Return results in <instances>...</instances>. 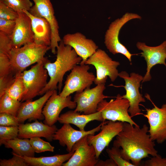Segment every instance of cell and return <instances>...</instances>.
<instances>
[{
	"label": "cell",
	"mask_w": 166,
	"mask_h": 166,
	"mask_svg": "<svg viewBox=\"0 0 166 166\" xmlns=\"http://www.w3.org/2000/svg\"><path fill=\"white\" fill-rule=\"evenodd\" d=\"M148 127L146 124L140 126L124 122L122 130L116 136L113 146L121 148V153L126 160L131 161L135 166L139 165L141 160L148 157L157 156L154 141L148 134Z\"/></svg>",
	"instance_id": "obj_1"
},
{
	"label": "cell",
	"mask_w": 166,
	"mask_h": 166,
	"mask_svg": "<svg viewBox=\"0 0 166 166\" xmlns=\"http://www.w3.org/2000/svg\"><path fill=\"white\" fill-rule=\"evenodd\" d=\"M56 53L57 58L54 62L52 63L48 59L45 63L44 67L47 71L50 79L40 95L57 89L60 93L64 75L80 63L82 60L74 49L69 45H65L62 39L57 48Z\"/></svg>",
	"instance_id": "obj_2"
},
{
	"label": "cell",
	"mask_w": 166,
	"mask_h": 166,
	"mask_svg": "<svg viewBox=\"0 0 166 166\" xmlns=\"http://www.w3.org/2000/svg\"><path fill=\"white\" fill-rule=\"evenodd\" d=\"M50 49V46L37 44L34 42L19 48H13L9 57L13 72H22L28 67L45 60L44 55Z\"/></svg>",
	"instance_id": "obj_3"
},
{
	"label": "cell",
	"mask_w": 166,
	"mask_h": 166,
	"mask_svg": "<svg viewBox=\"0 0 166 166\" xmlns=\"http://www.w3.org/2000/svg\"><path fill=\"white\" fill-rule=\"evenodd\" d=\"M48 59L46 58L42 61L36 63L31 69L23 72V79L25 91L21 102L32 100L40 95L42 90L47 84L48 73L44 67L45 62Z\"/></svg>",
	"instance_id": "obj_4"
},
{
	"label": "cell",
	"mask_w": 166,
	"mask_h": 166,
	"mask_svg": "<svg viewBox=\"0 0 166 166\" xmlns=\"http://www.w3.org/2000/svg\"><path fill=\"white\" fill-rule=\"evenodd\" d=\"M137 14L127 12L120 18L116 19L109 25L105 32L104 43L109 52L115 55L121 53L131 62V57L137 54H131L127 48L120 42L119 35L120 30L127 22L133 19H141Z\"/></svg>",
	"instance_id": "obj_5"
},
{
	"label": "cell",
	"mask_w": 166,
	"mask_h": 166,
	"mask_svg": "<svg viewBox=\"0 0 166 166\" xmlns=\"http://www.w3.org/2000/svg\"><path fill=\"white\" fill-rule=\"evenodd\" d=\"M85 64L94 66L96 76L94 81L97 85L105 83L108 77L113 82L119 76L117 67L119 62L113 60L104 50L98 49L85 62Z\"/></svg>",
	"instance_id": "obj_6"
},
{
	"label": "cell",
	"mask_w": 166,
	"mask_h": 166,
	"mask_svg": "<svg viewBox=\"0 0 166 166\" xmlns=\"http://www.w3.org/2000/svg\"><path fill=\"white\" fill-rule=\"evenodd\" d=\"M89 65H76L67 76L64 87L59 95L66 97L74 92H80L90 88L96 77L92 72H89Z\"/></svg>",
	"instance_id": "obj_7"
},
{
	"label": "cell",
	"mask_w": 166,
	"mask_h": 166,
	"mask_svg": "<svg viewBox=\"0 0 166 166\" xmlns=\"http://www.w3.org/2000/svg\"><path fill=\"white\" fill-rule=\"evenodd\" d=\"M130 106L128 101L118 94L115 99L107 101L105 99L98 104L97 111H100L105 121L107 120L114 121L127 122L130 124L139 126L131 118L128 109Z\"/></svg>",
	"instance_id": "obj_8"
},
{
	"label": "cell",
	"mask_w": 166,
	"mask_h": 166,
	"mask_svg": "<svg viewBox=\"0 0 166 166\" xmlns=\"http://www.w3.org/2000/svg\"><path fill=\"white\" fill-rule=\"evenodd\" d=\"M119 76L123 79L125 81L124 86L126 94L122 97L127 99L130 106L128 112L131 117L141 114V110L139 108L140 103L145 102V100L139 91L140 82L143 79L142 75L135 73H132L129 76L125 71L119 73Z\"/></svg>",
	"instance_id": "obj_9"
},
{
	"label": "cell",
	"mask_w": 166,
	"mask_h": 166,
	"mask_svg": "<svg viewBox=\"0 0 166 166\" xmlns=\"http://www.w3.org/2000/svg\"><path fill=\"white\" fill-rule=\"evenodd\" d=\"M105 88V83H102L92 88H87L81 92H76L73 100L77 104L74 110L85 114L97 112L99 104L105 98L111 97L104 94Z\"/></svg>",
	"instance_id": "obj_10"
},
{
	"label": "cell",
	"mask_w": 166,
	"mask_h": 166,
	"mask_svg": "<svg viewBox=\"0 0 166 166\" xmlns=\"http://www.w3.org/2000/svg\"><path fill=\"white\" fill-rule=\"evenodd\" d=\"M145 97L154 106L152 109L146 108V114H143L149 125L148 132L152 140L162 144L166 140V103L159 108L152 101L149 95L146 94Z\"/></svg>",
	"instance_id": "obj_11"
},
{
	"label": "cell",
	"mask_w": 166,
	"mask_h": 166,
	"mask_svg": "<svg viewBox=\"0 0 166 166\" xmlns=\"http://www.w3.org/2000/svg\"><path fill=\"white\" fill-rule=\"evenodd\" d=\"M34 5L29 12L33 15L42 18L50 24L51 29L50 50L52 53H57V48L61 39L59 34V26L54 15V12L50 0H32Z\"/></svg>",
	"instance_id": "obj_12"
},
{
	"label": "cell",
	"mask_w": 166,
	"mask_h": 166,
	"mask_svg": "<svg viewBox=\"0 0 166 166\" xmlns=\"http://www.w3.org/2000/svg\"><path fill=\"white\" fill-rule=\"evenodd\" d=\"M123 122L111 121L102 122L100 132L96 135H89L87 141L95 148L96 157L98 159L102 152L113 139L122 130Z\"/></svg>",
	"instance_id": "obj_13"
},
{
	"label": "cell",
	"mask_w": 166,
	"mask_h": 166,
	"mask_svg": "<svg viewBox=\"0 0 166 166\" xmlns=\"http://www.w3.org/2000/svg\"><path fill=\"white\" fill-rule=\"evenodd\" d=\"M77 104L72 100L70 95L63 97L58 95L54 89L51 96L47 100L43 109L42 113L44 117V123L52 126L57 121L61 111L65 108L75 109Z\"/></svg>",
	"instance_id": "obj_14"
},
{
	"label": "cell",
	"mask_w": 166,
	"mask_h": 166,
	"mask_svg": "<svg viewBox=\"0 0 166 166\" xmlns=\"http://www.w3.org/2000/svg\"><path fill=\"white\" fill-rule=\"evenodd\" d=\"M88 135L75 143L73 147L75 150L73 154L62 166H95L99 159L96 157L94 147L88 143Z\"/></svg>",
	"instance_id": "obj_15"
},
{
	"label": "cell",
	"mask_w": 166,
	"mask_h": 166,
	"mask_svg": "<svg viewBox=\"0 0 166 166\" xmlns=\"http://www.w3.org/2000/svg\"><path fill=\"white\" fill-rule=\"evenodd\" d=\"M136 46L138 49L142 51L140 54L147 63L146 72L142 81L143 83L151 80L150 70L153 66L160 64H163L166 67V41L156 46H148L144 43L138 42Z\"/></svg>",
	"instance_id": "obj_16"
},
{
	"label": "cell",
	"mask_w": 166,
	"mask_h": 166,
	"mask_svg": "<svg viewBox=\"0 0 166 166\" xmlns=\"http://www.w3.org/2000/svg\"><path fill=\"white\" fill-rule=\"evenodd\" d=\"M62 40L65 45L71 46L82 58L80 64H85L87 59L98 49V46L93 40L87 38L79 32L67 34Z\"/></svg>",
	"instance_id": "obj_17"
},
{
	"label": "cell",
	"mask_w": 166,
	"mask_h": 166,
	"mask_svg": "<svg viewBox=\"0 0 166 166\" xmlns=\"http://www.w3.org/2000/svg\"><path fill=\"white\" fill-rule=\"evenodd\" d=\"M102 122L96 127L88 131L77 130L73 128L70 124H64L58 129L53 136V140L59 141L62 146H66L68 152H70L75 143L84 136L89 135H95V133L100 131Z\"/></svg>",
	"instance_id": "obj_18"
},
{
	"label": "cell",
	"mask_w": 166,
	"mask_h": 166,
	"mask_svg": "<svg viewBox=\"0 0 166 166\" xmlns=\"http://www.w3.org/2000/svg\"><path fill=\"white\" fill-rule=\"evenodd\" d=\"M18 13V16L15 20V26L10 36L13 48H19L34 42L30 18L23 11Z\"/></svg>",
	"instance_id": "obj_19"
},
{
	"label": "cell",
	"mask_w": 166,
	"mask_h": 166,
	"mask_svg": "<svg viewBox=\"0 0 166 166\" xmlns=\"http://www.w3.org/2000/svg\"><path fill=\"white\" fill-rule=\"evenodd\" d=\"M54 90L49 91L35 101L29 100L21 102L17 116L20 123H23L27 119L30 121L44 119L42 113L43 107Z\"/></svg>",
	"instance_id": "obj_20"
},
{
	"label": "cell",
	"mask_w": 166,
	"mask_h": 166,
	"mask_svg": "<svg viewBox=\"0 0 166 166\" xmlns=\"http://www.w3.org/2000/svg\"><path fill=\"white\" fill-rule=\"evenodd\" d=\"M18 138L30 139L43 137L49 141L53 140V136L58 128L54 124L50 126L37 120L31 123H21L18 126Z\"/></svg>",
	"instance_id": "obj_21"
},
{
	"label": "cell",
	"mask_w": 166,
	"mask_h": 166,
	"mask_svg": "<svg viewBox=\"0 0 166 166\" xmlns=\"http://www.w3.org/2000/svg\"><path fill=\"white\" fill-rule=\"evenodd\" d=\"M23 11L31 19L34 42L37 44L50 46L52 32L51 26L48 22L42 18L33 15L29 11Z\"/></svg>",
	"instance_id": "obj_22"
},
{
	"label": "cell",
	"mask_w": 166,
	"mask_h": 166,
	"mask_svg": "<svg viewBox=\"0 0 166 166\" xmlns=\"http://www.w3.org/2000/svg\"><path fill=\"white\" fill-rule=\"evenodd\" d=\"M95 120L101 122L105 121L100 111L89 114H81L79 112L70 110L61 114L57 121L61 124H73L80 130L85 131L86 124L89 122Z\"/></svg>",
	"instance_id": "obj_23"
},
{
	"label": "cell",
	"mask_w": 166,
	"mask_h": 166,
	"mask_svg": "<svg viewBox=\"0 0 166 166\" xmlns=\"http://www.w3.org/2000/svg\"><path fill=\"white\" fill-rule=\"evenodd\" d=\"M75 150L67 154H58L50 156L35 157L22 156L28 166H61L67 161L73 154Z\"/></svg>",
	"instance_id": "obj_24"
},
{
	"label": "cell",
	"mask_w": 166,
	"mask_h": 166,
	"mask_svg": "<svg viewBox=\"0 0 166 166\" xmlns=\"http://www.w3.org/2000/svg\"><path fill=\"white\" fill-rule=\"evenodd\" d=\"M2 144H4L6 148H11L12 153L22 156H34L35 152L30 144L29 139H22L17 137L5 141L2 143Z\"/></svg>",
	"instance_id": "obj_25"
},
{
	"label": "cell",
	"mask_w": 166,
	"mask_h": 166,
	"mask_svg": "<svg viewBox=\"0 0 166 166\" xmlns=\"http://www.w3.org/2000/svg\"><path fill=\"white\" fill-rule=\"evenodd\" d=\"M24 91L23 72L17 73L14 81L5 93L12 98L21 101Z\"/></svg>",
	"instance_id": "obj_26"
},
{
	"label": "cell",
	"mask_w": 166,
	"mask_h": 166,
	"mask_svg": "<svg viewBox=\"0 0 166 166\" xmlns=\"http://www.w3.org/2000/svg\"><path fill=\"white\" fill-rule=\"evenodd\" d=\"M21 102L14 99L5 93L0 97V113H6L16 116Z\"/></svg>",
	"instance_id": "obj_27"
},
{
	"label": "cell",
	"mask_w": 166,
	"mask_h": 166,
	"mask_svg": "<svg viewBox=\"0 0 166 166\" xmlns=\"http://www.w3.org/2000/svg\"><path fill=\"white\" fill-rule=\"evenodd\" d=\"M5 5L18 12L26 10L29 11L33 6L30 0H1Z\"/></svg>",
	"instance_id": "obj_28"
},
{
	"label": "cell",
	"mask_w": 166,
	"mask_h": 166,
	"mask_svg": "<svg viewBox=\"0 0 166 166\" xmlns=\"http://www.w3.org/2000/svg\"><path fill=\"white\" fill-rule=\"evenodd\" d=\"M120 150V148L113 146L111 148H107L106 152L109 158L115 163L117 166H135L130 161L126 160L123 158Z\"/></svg>",
	"instance_id": "obj_29"
},
{
	"label": "cell",
	"mask_w": 166,
	"mask_h": 166,
	"mask_svg": "<svg viewBox=\"0 0 166 166\" xmlns=\"http://www.w3.org/2000/svg\"><path fill=\"white\" fill-rule=\"evenodd\" d=\"M29 140L30 144L36 153H39L45 151L54 152V147L40 137H33L30 138Z\"/></svg>",
	"instance_id": "obj_30"
},
{
	"label": "cell",
	"mask_w": 166,
	"mask_h": 166,
	"mask_svg": "<svg viewBox=\"0 0 166 166\" xmlns=\"http://www.w3.org/2000/svg\"><path fill=\"white\" fill-rule=\"evenodd\" d=\"M18 126H0V145L6 141L18 137Z\"/></svg>",
	"instance_id": "obj_31"
},
{
	"label": "cell",
	"mask_w": 166,
	"mask_h": 166,
	"mask_svg": "<svg viewBox=\"0 0 166 166\" xmlns=\"http://www.w3.org/2000/svg\"><path fill=\"white\" fill-rule=\"evenodd\" d=\"M12 72L13 73L9 56L0 52V77L6 76Z\"/></svg>",
	"instance_id": "obj_32"
},
{
	"label": "cell",
	"mask_w": 166,
	"mask_h": 166,
	"mask_svg": "<svg viewBox=\"0 0 166 166\" xmlns=\"http://www.w3.org/2000/svg\"><path fill=\"white\" fill-rule=\"evenodd\" d=\"M18 16V12L7 6L0 0V18L15 20Z\"/></svg>",
	"instance_id": "obj_33"
},
{
	"label": "cell",
	"mask_w": 166,
	"mask_h": 166,
	"mask_svg": "<svg viewBox=\"0 0 166 166\" xmlns=\"http://www.w3.org/2000/svg\"><path fill=\"white\" fill-rule=\"evenodd\" d=\"M13 157L9 159H0V166H28L22 156L12 153Z\"/></svg>",
	"instance_id": "obj_34"
},
{
	"label": "cell",
	"mask_w": 166,
	"mask_h": 166,
	"mask_svg": "<svg viewBox=\"0 0 166 166\" xmlns=\"http://www.w3.org/2000/svg\"><path fill=\"white\" fill-rule=\"evenodd\" d=\"M15 74L11 73L6 76L0 77V97L4 94L15 81Z\"/></svg>",
	"instance_id": "obj_35"
},
{
	"label": "cell",
	"mask_w": 166,
	"mask_h": 166,
	"mask_svg": "<svg viewBox=\"0 0 166 166\" xmlns=\"http://www.w3.org/2000/svg\"><path fill=\"white\" fill-rule=\"evenodd\" d=\"M13 48L10 36L0 31V52L8 55Z\"/></svg>",
	"instance_id": "obj_36"
},
{
	"label": "cell",
	"mask_w": 166,
	"mask_h": 166,
	"mask_svg": "<svg viewBox=\"0 0 166 166\" xmlns=\"http://www.w3.org/2000/svg\"><path fill=\"white\" fill-rule=\"evenodd\" d=\"M20 123L16 116L6 113H0V125L18 126Z\"/></svg>",
	"instance_id": "obj_37"
},
{
	"label": "cell",
	"mask_w": 166,
	"mask_h": 166,
	"mask_svg": "<svg viewBox=\"0 0 166 166\" xmlns=\"http://www.w3.org/2000/svg\"><path fill=\"white\" fill-rule=\"evenodd\" d=\"M15 25V20L0 18V31L10 36Z\"/></svg>",
	"instance_id": "obj_38"
},
{
	"label": "cell",
	"mask_w": 166,
	"mask_h": 166,
	"mask_svg": "<svg viewBox=\"0 0 166 166\" xmlns=\"http://www.w3.org/2000/svg\"><path fill=\"white\" fill-rule=\"evenodd\" d=\"M145 166H166V158H162L159 155L145 161Z\"/></svg>",
	"instance_id": "obj_39"
},
{
	"label": "cell",
	"mask_w": 166,
	"mask_h": 166,
	"mask_svg": "<svg viewBox=\"0 0 166 166\" xmlns=\"http://www.w3.org/2000/svg\"><path fill=\"white\" fill-rule=\"evenodd\" d=\"M95 166H117L115 163L111 159L105 160H99Z\"/></svg>",
	"instance_id": "obj_40"
}]
</instances>
